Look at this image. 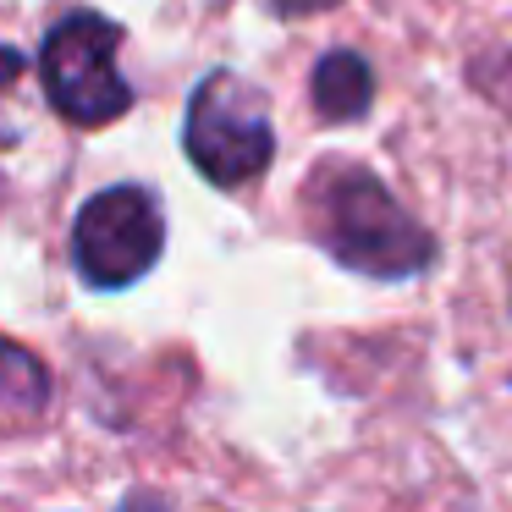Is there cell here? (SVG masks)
<instances>
[{
	"instance_id": "5",
	"label": "cell",
	"mask_w": 512,
	"mask_h": 512,
	"mask_svg": "<svg viewBox=\"0 0 512 512\" xmlns=\"http://www.w3.org/2000/svg\"><path fill=\"white\" fill-rule=\"evenodd\" d=\"M314 111L325 116V122H358V116L369 111V100H375V72H369L364 56H353V50H331V56H320V67H314Z\"/></svg>"
},
{
	"instance_id": "7",
	"label": "cell",
	"mask_w": 512,
	"mask_h": 512,
	"mask_svg": "<svg viewBox=\"0 0 512 512\" xmlns=\"http://www.w3.org/2000/svg\"><path fill=\"white\" fill-rule=\"evenodd\" d=\"M28 61L17 56L12 45H0V144H17L23 138V122H17V89H23Z\"/></svg>"
},
{
	"instance_id": "1",
	"label": "cell",
	"mask_w": 512,
	"mask_h": 512,
	"mask_svg": "<svg viewBox=\"0 0 512 512\" xmlns=\"http://www.w3.org/2000/svg\"><path fill=\"white\" fill-rule=\"evenodd\" d=\"M303 215L309 232L336 265L375 281L419 276L435 259V237L391 199V188L375 171L353 160H320L303 182Z\"/></svg>"
},
{
	"instance_id": "8",
	"label": "cell",
	"mask_w": 512,
	"mask_h": 512,
	"mask_svg": "<svg viewBox=\"0 0 512 512\" xmlns=\"http://www.w3.org/2000/svg\"><path fill=\"white\" fill-rule=\"evenodd\" d=\"M276 17H309V12H325V6H336V0H265Z\"/></svg>"
},
{
	"instance_id": "2",
	"label": "cell",
	"mask_w": 512,
	"mask_h": 512,
	"mask_svg": "<svg viewBox=\"0 0 512 512\" xmlns=\"http://www.w3.org/2000/svg\"><path fill=\"white\" fill-rule=\"evenodd\" d=\"M182 149L199 166V177L215 188H243V182L265 177L270 155H276L265 94L237 72H210L188 100Z\"/></svg>"
},
{
	"instance_id": "6",
	"label": "cell",
	"mask_w": 512,
	"mask_h": 512,
	"mask_svg": "<svg viewBox=\"0 0 512 512\" xmlns=\"http://www.w3.org/2000/svg\"><path fill=\"white\" fill-rule=\"evenodd\" d=\"M50 402V375L23 342L0 336V408L6 413H45Z\"/></svg>"
},
{
	"instance_id": "4",
	"label": "cell",
	"mask_w": 512,
	"mask_h": 512,
	"mask_svg": "<svg viewBox=\"0 0 512 512\" xmlns=\"http://www.w3.org/2000/svg\"><path fill=\"white\" fill-rule=\"evenodd\" d=\"M160 248H166V215L155 193L138 182L94 193L72 221V265L100 292L133 287L138 276H149Z\"/></svg>"
},
{
	"instance_id": "3",
	"label": "cell",
	"mask_w": 512,
	"mask_h": 512,
	"mask_svg": "<svg viewBox=\"0 0 512 512\" xmlns=\"http://www.w3.org/2000/svg\"><path fill=\"white\" fill-rule=\"evenodd\" d=\"M116 50H122V28L100 12H72L45 34L39 50L45 94L72 127H111L116 116L133 111V89L116 72Z\"/></svg>"
}]
</instances>
